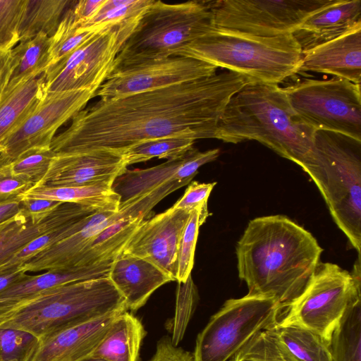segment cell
I'll use <instances>...</instances> for the list:
<instances>
[{
  "instance_id": "obj_1",
  "label": "cell",
  "mask_w": 361,
  "mask_h": 361,
  "mask_svg": "<svg viewBox=\"0 0 361 361\" xmlns=\"http://www.w3.org/2000/svg\"><path fill=\"white\" fill-rule=\"evenodd\" d=\"M252 78L227 71L198 80L97 102L84 108L55 135L56 154L98 149L121 151L156 138H215L231 98Z\"/></svg>"
},
{
  "instance_id": "obj_2",
  "label": "cell",
  "mask_w": 361,
  "mask_h": 361,
  "mask_svg": "<svg viewBox=\"0 0 361 361\" xmlns=\"http://www.w3.org/2000/svg\"><path fill=\"white\" fill-rule=\"evenodd\" d=\"M322 251L311 233L287 216L257 217L236 245L238 276L248 295L274 298L285 309L307 286Z\"/></svg>"
},
{
  "instance_id": "obj_3",
  "label": "cell",
  "mask_w": 361,
  "mask_h": 361,
  "mask_svg": "<svg viewBox=\"0 0 361 361\" xmlns=\"http://www.w3.org/2000/svg\"><path fill=\"white\" fill-rule=\"evenodd\" d=\"M314 132L295 113L284 88L252 81L229 100L215 138L235 144L256 140L300 165L312 147Z\"/></svg>"
},
{
  "instance_id": "obj_4",
  "label": "cell",
  "mask_w": 361,
  "mask_h": 361,
  "mask_svg": "<svg viewBox=\"0 0 361 361\" xmlns=\"http://www.w3.org/2000/svg\"><path fill=\"white\" fill-rule=\"evenodd\" d=\"M299 166L314 182L334 222L360 255L361 141L315 130L312 147Z\"/></svg>"
},
{
  "instance_id": "obj_5",
  "label": "cell",
  "mask_w": 361,
  "mask_h": 361,
  "mask_svg": "<svg viewBox=\"0 0 361 361\" xmlns=\"http://www.w3.org/2000/svg\"><path fill=\"white\" fill-rule=\"evenodd\" d=\"M174 56L191 57L256 81L278 85L298 73L302 54L292 34L262 37L213 27Z\"/></svg>"
},
{
  "instance_id": "obj_6",
  "label": "cell",
  "mask_w": 361,
  "mask_h": 361,
  "mask_svg": "<svg viewBox=\"0 0 361 361\" xmlns=\"http://www.w3.org/2000/svg\"><path fill=\"white\" fill-rule=\"evenodd\" d=\"M128 311L109 277L71 283L43 291L0 326L31 333L39 341L63 329Z\"/></svg>"
},
{
  "instance_id": "obj_7",
  "label": "cell",
  "mask_w": 361,
  "mask_h": 361,
  "mask_svg": "<svg viewBox=\"0 0 361 361\" xmlns=\"http://www.w3.org/2000/svg\"><path fill=\"white\" fill-rule=\"evenodd\" d=\"M213 27L209 1H154L116 57L114 69L174 56Z\"/></svg>"
},
{
  "instance_id": "obj_8",
  "label": "cell",
  "mask_w": 361,
  "mask_h": 361,
  "mask_svg": "<svg viewBox=\"0 0 361 361\" xmlns=\"http://www.w3.org/2000/svg\"><path fill=\"white\" fill-rule=\"evenodd\" d=\"M360 255L351 272L319 262L302 293L288 303L277 323L311 331L329 343L348 307L361 298Z\"/></svg>"
},
{
  "instance_id": "obj_9",
  "label": "cell",
  "mask_w": 361,
  "mask_h": 361,
  "mask_svg": "<svg viewBox=\"0 0 361 361\" xmlns=\"http://www.w3.org/2000/svg\"><path fill=\"white\" fill-rule=\"evenodd\" d=\"M283 310L265 296L226 300L198 334L193 361H229L259 333L274 327Z\"/></svg>"
},
{
  "instance_id": "obj_10",
  "label": "cell",
  "mask_w": 361,
  "mask_h": 361,
  "mask_svg": "<svg viewBox=\"0 0 361 361\" xmlns=\"http://www.w3.org/2000/svg\"><path fill=\"white\" fill-rule=\"evenodd\" d=\"M284 90L297 116L315 130L336 132L361 141L360 85L334 77L306 79Z\"/></svg>"
},
{
  "instance_id": "obj_11",
  "label": "cell",
  "mask_w": 361,
  "mask_h": 361,
  "mask_svg": "<svg viewBox=\"0 0 361 361\" xmlns=\"http://www.w3.org/2000/svg\"><path fill=\"white\" fill-rule=\"evenodd\" d=\"M140 18L103 30L48 68L42 74L44 92L84 90L97 92L113 71L116 57Z\"/></svg>"
},
{
  "instance_id": "obj_12",
  "label": "cell",
  "mask_w": 361,
  "mask_h": 361,
  "mask_svg": "<svg viewBox=\"0 0 361 361\" xmlns=\"http://www.w3.org/2000/svg\"><path fill=\"white\" fill-rule=\"evenodd\" d=\"M331 0L209 1L212 25L245 34H291L310 15Z\"/></svg>"
},
{
  "instance_id": "obj_13",
  "label": "cell",
  "mask_w": 361,
  "mask_h": 361,
  "mask_svg": "<svg viewBox=\"0 0 361 361\" xmlns=\"http://www.w3.org/2000/svg\"><path fill=\"white\" fill-rule=\"evenodd\" d=\"M95 94L87 90L44 92L33 111L1 145L0 167L30 149L50 147L58 129L83 109Z\"/></svg>"
},
{
  "instance_id": "obj_14",
  "label": "cell",
  "mask_w": 361,
  "mask_h": 361,
  "mask_svg": "<svg viewBox=\"0 0 361 361\" xmlns=\"http://www.w3.org/2000/svg\"><path fill=\"white\" fill-rule=\"evenodd\" d=\"M217 67L191 57L172 56L113 70L95 96L106 100L161 89L216 73Z\"/></svg>"
},
{
  "instance_id": "obj_15",
  "label": "cell",
  "mask_w": 361,
  "mask_h": 361,
  "mask_svg": "<svg viewBox=\"0 0 361 361\" xmlns=\"http://www.w3.org/2000/svg\"><path fill=\"white\" fill-rule=\"evenodd\" d=\"M166 197L164 189L159 188L145 195L120 204L119 210L96 212L84 226L69 237L49 246L27 261L20 269L26 272L71 268L80 252L98 233L111 224L130 214H150L153 207Z\"/></svg>"
},
{
  "instance_id": "obj_16",
  "label": "cell",
  "mask_w": 361,
  "mask_h": 361,
  "mask_svg": "<svg viewBox=\"0 0 361 361\" xmlns=\"http://www.w3.org/2000/svg\"><path fill=\"white\" fill-rule=\"evenodd\" d=\"M190 213L171 207L144 220L122 252L150 262L176 281L178 244Z\"/></svg>"
},
{
  "instance_id": "obj_17",
  "label": "cell",
  "mask_w": 361,
  "mask_h": 361,
  "mask_svg": "<svg viewBox=\"0 0 361 361\" xmlns=\"http://www.w3.org/2000/svg\"><path fill=\"white\" fill-rule=\"evenodd\" d=\"M127 169L120 152L98 149L82 153L56 154L42 180L35 186L77 187L113 185Z\"/></svg>"
},
{
  "instance_id": "obj_18",
  "label": "cell",
  "mask_w": 361,
  "mask_h": 361,
  "mask_svg": "<svg viewBox=\"0 0 361 361\" xmlns=\"http://www.w3.org/2000/svg\"><path fill=\"white\" fill-rule=\"evenodd\" d=\"M219 149L200 152L192 147L184 155L159 165L126 171L113 183L112 189L121 197V203L145 195L170 183H190L203 165L217 159Z\"/></svg>"
},
{
  "instance_id": "obj_19",
  "label": "cell",
  "mask_w": 361,
  "mask_h": 361,
  "mask_svg": "<svg viewBox=\"0 0 361 361\" xmlns=\"http://www.w3.org/2000/svg\"><path fill=\"white\" fill-rule=\"evenodd\" d=\"M94 212L77 204L61 202L44 218L37 219L23 209L16 216L0 224V266L40 235Z\"/></svg>"
},
{
  "instance_id": "obj_20",
  "label": "cell",
  "mask_w": 361,
  "mask_h": 361,
  "mask_svg": "<svg viewBox=\"0 0 361 361\" xmlns=\"http://www.w3.org/2000/svg\"><path fill=\"white\" fill-rule=\"evenodd\" d=\"M360 26V0H331L310 15L291 34L304 54Z\"/></svg>"
},
{
  "instance_id": "obj_21",
  "label": "cell",
  "mask_w": 361,
  "mask_h": 361,
  "mask_svg": "<svg viewBox=\"0 0 361 361\" xmlns=\"http://www.w3.org/2000/svg\"><path fill=\"white\" fill-rule=\"evenodd\" d=\"M121 313H111L51 335L39 341L31 361H80L90 357Z\"/></svg>"
},
{
  "instance_id": "obj_22",
  "label": "cell",
  "mask_w": 361,
  "mask_h": 361,
  "mask_svg": "<svg viewBox=\"0 0 361 361\" xmlns=\"http://www.w3.org/2000/svg\"><path fill=\"white\" fill-rule=\"evenodd\" d=\"M316 72L360 85L361 26L302 54L298 72Z\"/></svg>"
},
{
  "instance_id": "obj_23",
  "label": "cell",
  "mask_w": 361,
  "mask_h": 361,
  "mask_svg": "<svg viewBox=\"0 0 361 361\" xmlns=\"http://www.w3.org/2000/svg\"><path fill=\"white\" fill-rule=\"evenodd\" d=\"M109 279L124 298L128 310L145 305L160 286L173 279L150 262L121 252L113 261Z\"/></svg>"
},
{
  "instance_id": "obj_24",
  "label": "cell",
  "mask_w": 361,
  "mask_h": 361,
  "mask_svg": "<svg viewBox=\"0 0 361 361\" xmlns=\"http://www.w3.org/2000/svg\"><path fill=\"white\" fill-rule=\"evenodd\" d=\"M114 260L71 268L45 271L37 275L28 274L22 281L0 293V298L25 300L35 297L49 289L75 282L109 277Z\"/></svg>"
},
{
  "instance_id": "obj_25",
  "label": "cell",
  "mask_w": 361,
  "mask_h": 361,
  "mask_svg": "<svg viewBox=\"0 0 361 361\" xmlns=\"http://www.w3.org/2000/svg\"><path fill=\"white\" fill-rule=\"evenodd\" d=\"M145 335L142 322L125 311L114 319L90 356L106 361H138L141 343Z\"/></svg>"
},
{
  "instance_id": "obj_26",
  "label": "cell",
  "mask_w": 361,
  "mask_h": 361,
  "mask_svg": "<svg viewBox=\"0 0 361 361\" xmlns=\"http://www.w3.org/2000/svg\"><path fill=\"white\" fill-rule=\"evenodd\" d=\"M149 215L130 214L111 224L91 240L75 259L71 267L114 260L122 252L138 226Z\"/></svg>"
},
{
  "instance_id": "obj_27",
  "label": "cell",
  "mask_w": 361,
  "mask_h": 361,
  "mask_svg": "<svg viewBox=\"0 0 361 361\" xmlns=\"http://www.w3.org/2000/svg\"><path fill=\"white\" fill-rule=\"evenodd\" d=\"M24 197L74 203L101 212H116L121 204V197L112 189V185L105 183L77 187L33 186L24 193Z\"/></svg>"
},
{
  "instance_id": "obj_28",
  "label": "cell",
  "mask_w": 361,
  "mask_h": 361,
  "mask_svg": "<svg viewBox=\"0 0 361 361\" xmlns=\"http://www.w3.org/2000/svg\"><path fill=\"white\" fill-rule=\"evenodd\" d=\"M49 47L50 37L40 34L19 42L10 51L11 69L0 97L44 73L48 66Z\"/></svg>"
},
{
  "instance_id": "obj_29",
  "label": "cell",
  "mask_w": 361,
  "mask_h": 361,
  "mask_svg": "<svg viewBox=\"0 0 361 361\" xmlns=\"http://www.w3.org/2000/svg\"><path fill=\"white\" fill-rule=\"evenodd\" d=\"M44 94L43 75L0 97V149L8 136L33 111Z\"/></svg>"
},
{
  "instance_id": "obj_30",
  "label": "cell",
  "mask_w": 361,
  "mask_h": 361,
  "mask_svg": "<svg viewBox=\"0 0 361 361\" xmlns=\"http://www.w3.org/2000/svg\"><path fill=\"white\" fill-rule=\"evenodd\" d=\"M73 2L70 0H25L18 27L19 42L40 34L52 37L66 11Z\"/></svg>"
},
{
  "instance_id": "obj_31",
  "label": "cell",
  "mask_w": 361,
  "mask_h": 361,
  "mask_svg": "<svg viewBox=\"0 0 361 361\" xmlns=\"http://www.w3.org/2000/svg\"><path fill=\"white\" fill-rule=\"evenodd\" d=\"M271 331L293 361H333L329 343L311 331L278 324Z\"/></svg>"
},
{
  "instance_id": "obj_32",
  "label": "cell",
  "mask_w": 361,
  "mask_h": 361,
  "mask_svg": "<svg viewBox=\"0 0 361 361\" xmlns=\"http://www.w3.org/2000/svg\"><path fill=\"white\" fill-rule=\"evenodd\" d=\"M329 348L333 361H361V298L346 309L332 333Z\"/></svg>"
},
{
  "instance_id": "obj_33",
  "label": "cell",
  "mask_w": 361,
  "mask_h": 361,
  "mask_svg": "<svg viewBox=\"0 0 361 361\" xmlns=\"http://www.w3.org/2000/svg\"><path fill=\"white\" fill-rule=\"evenodd\" d=\"M195 140L188 135H176L142 141L121 151L127 166L153 158L173 159L186 154Z\"/></svg>"
},
{
  "instance_id": "obj_34",
  "label": "cell",
  "mask_w": 361,
  "mask_h": 361,
  "mask_svg": "<svg viewBox=\"0 0 361 361\" xmlns=\"http://www.w3.org/2000/svg\"><path fill=\"white\" fill-rule=\"evenodd\" d=\"M154 0H105L87 20L78 23L83 30L102 32L140 18Z\"/></svg>"
},
{
  "instance_id": "obj_35",
  "label": "cell",
  "mask_w": 361,
  "mask_h": 361,
  "mask_svg": "<svg viewBox=\"0 0 361 361\" xmlns=\"http://www.w3.org/2000/svg\"><path fill=\"white\" fill-rule=\"evenodd\" d=\"M73 4L66 11L56 32L50 37L47 68L68 57L84 43L101 32L80 28L71 10Z\"/></svg>"
},
{
  "instance_id": "obj_36",
  "label": "cell",
  "mask_w": 361,
  "mask_h": 361,
  "mask_svg": "<svg viewBox=\"0 0 361 361\" xmlns=\"http://www.w3.org/2000/svg\"><path fill=\"white\" fill-rule=\"evenodd\" d=\"M89 216L71 221L40 235L1 265L0 274L19 270L27 261L45 248L78 231L84 226Z\"/></svg>"
},
{
  "instance_id": "obj_37",
  "label": "cell",
  "mask_w": 361,
  "mask_h": 361,
  "mask_svg": "<svg viewBox=\"0 0 361 361\" xmlns=\"http://www.w3.org/2000/svg\"><path fill=\"white\" fill-rule=\"evenodd\" d=\"M39 345L30 332L0 326V361H31Z\"/></svg>"
},
{
  "instance_id": "obj_38",
  "label": "cell",
  "mask_w": 361,
  "mask_h": 361,
  "mask_svg": "<svg viewBox=\"0 0 361 361\" xmlns=\"http://www.w3.org/2000/svg\"><path fill=\"white\" fill-rule=\"evenodd\" d=\"M229 361H293L273 335L271 329L259 333Z\"/></svg>"
},
{
  "instance_id": "obj_39",
  "label": "cell",
  "mask_w": 361,
  "mask_h": 361,
  "mask_svg": "<svg viewBox=\"0 0 361 361\" xmlns=\"http://www.w3.org/2000/svg\"><path fill=\"white\" fill-rule=\"evenodd\" d=\"M56 154L50 147L30 149L9 164L12 173L37 185L47 173Z\"/></svg>"
},
{
  "instance_id": "obj_40",
  "label": "cell",
  "mask_w": 361,
  "mask_h": 361,
  "mask_svg": "<svg viewBox=\"0 0 361 361\" xmlns=\"http://www.w3.org/2000/svg\"><path fill=\"white\" fill-rule=\"evenodd\" d=\"M198 300L197 288L190 276L184 283H178L175 317L171 322V341L178 346L182 340Z\"/></svg>"
},
{
  "instance_id": "obj_41",
  "label": "cell",
  "mask_w": 361,
  "mask_h": 361,
  "mask_svg": "<svg viewBox=\"0 0 361 361\" xmlns=\"http://www.w3.org/2000/svg\"><path fill=\"white\" fill-rule=\"evenodd\" d=\"M200 226L199 212L194 210L190 213L178 244L176 280L178 283L185 282L189 276H191V271L194 265L196 243Z\"/></svg>"
},
{
  "instance_id": "obj_42",
  "label": "cell",
  "mask_w": 361,
  "mask_h": 361,
  "mask_svg": "<svg viewBox=\"0 0 361 361\" xmlns=\"http://www.w3.org/2000/svg\"><path fill=\"white\" fill-rule=\"evenodd\" d=\"M25 0H0V52L7 53L18 43V27Z\"/></svg>"
},
{
  "instance_id": "obj_43",
  "label": "cell",
  "mask_w": 361,
  "mask_h": 361,
  "mask_svg": "<svg viewBox=\"0 0 361 361\" xmlns=\"http://www.w3.org/2000/svg\"><path fill=\"white\" fill-rule=\"evenodd\" d=\"M216 183L191 182L183 195L172 206L173 209H183L188 212L197 210L201 226L209 216L208 198Z\"/></svg>"
},
{
  "instance_id": "obj_44",
  "label": "cell",
  "mask_w": 361,
  "mask_h": 361,
  "mask_svg": "<svg viewBox=\"0 0 361 361\" xmlns=\"http://www.w3.org/2000/svg\"><path fill=\"white\" fill-rule=\"evenodd\" d=\"M32 187L30 183L14 175L9 165L0 167V203L20 200Z\"/></svg>"
},
{
  "instance_id": "obj_45",
  "label": "cell",
  "mask_w": 361,
  "mask_h": 361,
  "mask_svg": "<svg viewBox=\"0 0 361 361\" xmlns=\"http://www.w3.org/2000/svg\"><path fill=\"white\" fill-rule=\"evenodd\" d=\"M149 361H193L192 353L173 344L169 336L162 337Z\"/></svg>"
},
{
  "instance_id": "obj_46",
  "label": "cell",
  "mask_w": 361,
  "mask_h": 361,
  "mask_svg": "<svg viewBox=\"0 0 361 361\" xmlns=\"http://www.w3.org/2000/svg\"><path fill=\"white\" fill-rule=\"evenodd\" d=\"M60 202L40 198L24 197L21 199L23 209L31 216L37 219L44 218Z\"/></svg>"
},
{
  "instance_id": "obj_47",
  "label": "cell",
  "mask_w": 361,
  "mask_h": 361,
  "mask_svg": "<svg viewBox=\"0 0 361 361\" xmlns=\"http://www.w3.org/2000/svg\"><path fill=\"white\" fill-rule=\"evenodd\" d=\"M105 0L75 1L71 7L73 14L78 23L85 22L93 16Z\"/></svg>"
},
{
  "instance_id": "obj_48",
  "label": "cell",
  "mask_w": 361,
  "mask_h": 361,
  "mask_svg": "<svg viewBox=\"0 0 361 361\" xmlns=\"http://www.w3.org/2000/svg\"><path fill=\"white\" fill-rule=\"evenodd\" d=\"M31 299L0 298V326L11 319L16 312Z\"/></svg>"
},
{
  "instance_id": "obj_49",
  "label": "cell",
  "mask_w": 361,
  "mask_h": 361,
  "mask_svg": "<svg viewBox=\"0 0 361 361\" xmlns=\"http://www.w3.org/2000/svg\"><path fill=\"white\" fill-rule=\"evenodd\" d=\"M22 209L21 200L0 203V224L16 216Z\"/></svg>"
},
{
  "instance_id": "obj_50",
  "label": "cell",
  "mask_w": 361,
  "mask_h": 361,
  "mask_svg": "<svg viewBox=\"0 0 361 361\" xmlns=\"http://www.w3.org/2000/svg\"><path fill=\"white\" fill-rule=\"evenodd\" d=\"M28 274L23 269H20L16 271L0 274V293L24 279Z\"/></svg>"
},
{
  "instance_id": "obj_51",
  "label": "cell",
  "mask_w": 361,
  "mask_h": 361,
  "mask_svg": "<svg viewBox=\"0 0 361 361\" xmlns=\"http://www.w3.org/2000/svg\"><path fill=\"white\" fill-rule=\"evenodd\" d=\"M10 52V51H9ZM9 55V54H8ZM9 58L8 56L4 65L3 67L0 69V94H1L5 85L7 81V78L11 70V63L9 62Z\"/></svg>"
},
{
  "instance_id": "obj_52",
  "label": "cell",
  "mask_w": 361,
  "mask_h": 361,
  "mask_svg": "<svg viewBox=\"0 0 361 361\" xmlns=\"http://www.w3.org/2000/svg\"><path fill=\"white\" fill-rule=\"evenodd\" d=\"M9 52L4 53L0 52V69L3 67L4 65L8 56Z\"/></svg>"
},
{
  "instance_id": "obj_53",
  "label": "cell",
  "mask_w": 361,
  "mask_h": 361,
  "mask_svg": "<svg viewBox=\"0 0 361 361\" xmlns=\"http://www.w3.org/2000/svg\"><path fill=\"white\" fill-rule=\"evenodd\" d=\"M80 361H106L103 359H101V358H99V357H93V356H90V357H87Z\"/></svg>"
}]
</instances>
